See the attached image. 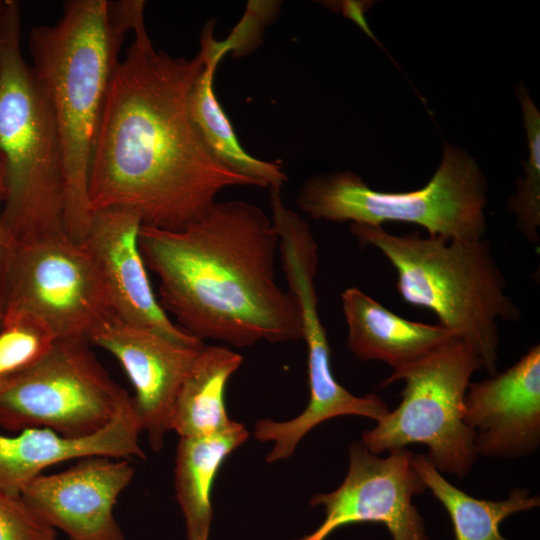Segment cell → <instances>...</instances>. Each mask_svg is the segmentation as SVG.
Masks as SVG:
<instances>
[{"label": "cell", "mask_w": 540, "mask_h": 540, "mask_svg": "<svg viewBox=\"0 0 540 540\" xmlns=\"http://www.w3.org/2000/svg\"><path fill=\"white\" fill-rule=\"evenodd\" d=\"M119 59L94 143L90 210L124 209L142 226L181 230L203 217L228 187L256 186L209 150L190 110L207 53L156 49L145 23Z\"/></svg>", "instance_id": "cell-1"}, {"label": "cell", "mask_w": 540, "mask_h": 540, "mask_svg": "<svg viewBox=\"0 0 540 540\" xmlns=\"http://www.w3.org/2000/svg\"><path fill=\"white\" fill-rule=\"evenodd\" d=\"M139 247L160 305L194 338L234 347L302 338L298 304L276 281L278 237L258 206L216 202L181 230L141 226Z\"/></svg>", "instance_id": "cell-2"}, {"label": "cell", "mask_w": 540, "mask_h": 540, "mask_svg": "<svg viewBox=\"0 0 540 540\" xmlns=\"http://www.w3.org/2000/svg\"><path fill=\"white\" fill-rule=\"evenodd\" d=\"M142 0H68L33 27L31 66L52 104L64 154L65 230L82 240L92 217L88 179L99 122L125 36L144 22Z\"/></svg>", "instance_id": "cell-3"}, {"label": "cell", "mask_w": 540, "mask_h": 540, "mask_svg": "<svg viewBox=\"0 0 540 540\" xmlns=\"http://www.w3.org/2000/svg\"><path fill=\"white\" fill-rule=\"evenodd\" d=\"M2 220L15 246L65 230V170L50 99L21 49V9H0Z\"/></svg>", "instance_id": "cell-4"}, {"label": "cell", "mask_w": 540, "mask_h": 540, "mask_svg": "<svg viewBox=\"0 0 540 540\" xmlns=\"http://www.w3.org/2000/svg\"><path fill=\"white\" fill-rule=\"evenodd\" d=\"M350 231L395 268L405 302L434 312L441 326L475 351L490 376L497 373L498 320L515 321L521 314L487 240L394 235L382 226L358 223Z\"/></svg>", "instance_id": "cell-5"}, {"label": "cell", "mask_w": 540, "mask_h": 540, "mask_svg": "<svg viewBox=\"0 0 540 540\" xmlns=\"http://www.w3.org/2000/svg\"><path fill=\"white\" fill-rule=\"evenodd\" d=\"M486 201L487 182L475 159L448 143L433 177L418 190L382 192L359 175L340 171L311 176L296 198L297 206L317 220L413 223L448 240L483 238Z\"/></svg>", "instance_id": "cell-6"}, {"label": "cell", "mask_w": 540, "mask_h": 540, "mask_svg": "<svg viewBox=\"0 0 540 540\" xmlns=\"http://www.w3.org/2000/svg\"><path fill=\"white\" fill-rule=\"evenodd\" d=\"M481 368L475 351L451 337L392 372L383 385L403 380L401 403L362 434V444L378 455L424 444L426 456L440 473L462 479L478 457L474 432L464 421V398L472 375Z\"/></svg>", "instance_id": "cell-7"}, {"label": "cell", "mask_w": 540, "mask_h": 540, "mask_svg": "<svg viewBox=\"0 0 540 540\" xmlns=\"http://www.w3.org/2000/svg\"><path fill=\"white\" fill-rule=\"evenodd\" d=\"M84 339L57 340L26 369L0 381V427L47 428L83 438L105 428L132 396L117 384Z\"/></svg>", "instance_id": "cell-8"}, {"label": "cell", "mask_w": 540, "mask_h": 540, "mask_svg": "<svg viewBox=\"0 0 540 540\" xmlns=\"http://www.w3.org/2000/svg\"><path fill=\"white\" fill-rule=\"evenodd\" d=\"M5 313L39 319L57 340L87 341L114 314L92 254L65 231L15 246Z\"/></svg>", "instance_id": "cell-9"}, {"label": "cell", "mask_w": 540, "mask_h": 540, "mask_svg": "<svg viewBox=\"0 0 540 540\" xmlns=\"http://www.w3.org/2000/svg\"><path fill=\"white\" fill-rule=\"evenodd\" d=\"M413 454L404 448L380 457L361 441L354 442L341 485L310 500L312 506L324 507L323 522L295 540H326L338 528L363 522L384 524L393 540H428L423 518L412 501L427 489L413 466Z\"/></svg>", "instance_id": "cell-10"}, {"label": "cell", "mask_w": 540, "mask_h": 540, "mask_svg": "<svg viewBox=\"0 0 540 540\" xmlns=\"http://www.w3.org/2000/svg\"><path fill=\"white\" fill-rule=\"evenodd\" d=\"M91 346L109 352L122 366L134 388L132 397L142 431L151 448L163 447L177 394L190 374L204 342L189 336L128 323L115 314L90 336Z\"/></svg>", "instance_id": "cell-11"}, {"label": "cell", "mask_w": 540, "mask_h": 540, "mask_svg": "<svg viewBox=\"0 0 540 540\" xmlns=\"http://www.w3.org/2000/svg\"><path fill=\"white\" fill-rule=\"evenodd\" d=\"M133 476L124 458L87 457L60 473L38 475L21 496L70 540H125L113 510Z\"/></svg>", "instance_id": "cell-12"}, {"label": "cell", "mask_w": 540, "mask_h": 540, "mask_svg": "<svg viewBox=\"0 0 540 540\" xmlns=\"http://www.w3.org/2000/svg\"><path fill=\"white\" fill-rule=\"evenodd\" d=\"M464 421L473 430L477 455L515 459L540 445V346L529 348L500 374L469 384Z\"/></svg>", "instance_id": "cell-13"}, {"label": "cell", "mask_w": 540, "mask_h": 540, "mask_svg": "<svg viewBox=\"0 0 540 540\" xmlns=\"http://www.w3.org/2000/svg\"><path fill=\"white\" fill-rule=\"evenodd\" d=\"M141 226L140 219L124 209L95 211L82 241L100 270L117 317L173 336L189 337L170 319L153 291L139 247Z\"/></svg>", "instance_id": "cell-14"}, {"label": "cell", "mask_w": 540, "mask_h": 540, "mask_svg": "<svg viewBox=\"0 0 540 540\" xmlns=\"http://www.w3.org/2000/svg\"><path fill=\"white\" fill-rule=\"evenodd\" d=\"M141 432L131 401L105 428L83 438H66L47 428L25 429L15 436L0 433V491L21 495L46 468L73 459L145 458L139 444Z\"/></svg>", "instance_id": "cell-15"}, {"label": "cell", "mask_w": 540, "mask_h": 540, "mask_svg": "<svg viewBox=\"0 0 540 540\" xmlns=\"http://www.w3.org/2000/svg\"><path fill=\"white\" fill-rule=\"evenodd\" d=\"M302 338L308 352L310 396L306 408L301 414L287 421L261 419L255 423V438L262 442H273V447L266 456L269 463L289 458L301 439L326 420L356 415L378 422L390 411L377 395L356 396L335 379L326 331L318 312L308 311L303 315Z\"/></svg>", "instance_id": "cell-16"}, {"label": "cell", "mask_w": 540, "mask_h": 540, "mask_svg": "<svg viewBox=\"0 0 540 540\" xmlns=\"http://www.w3.org/2000/svg\"><path fill=\"white\" fill-rule=\"evenodd\" d=\"M347 346L362 361L379 360L398 372L454 337L440 324L407 320L356 287L341 295Z\"/></svg>", "instance_id": "cell-17"}, {"label": "cell", "mask_w": 540, "mask_h": 540, "mask_svg": "<svg viewBox=\"0 0 540 540\" xmlns=\"http://www.w3.org/2000/svg\"><path fill=\"white\" fill-rule=\"evenodd\" d=\"M214 25L215 21L209 20L200 35L207 58L191 93L192 117L209 150L224 166L252 180L256 187L281 189L288 181L282 165L247 152L216 95L215 72L224 55L217 50Z\"/></svg>", "instance_id": "cell-18"}, {"label": "cell", "mask_w": 540, "mask_h": 540, "mask_svg": "<svg viewBox=\"0 0 540 540\" xmlns=\"http://www.w3.org/2000/svg\"><path fill=\"white\" fill-rule=\"evenodd\" d=\"M248 436L246 427L232 420L216 432L180 437L174 484L187 540H208L213 517L210 495L214 479L226 457Z\"/></svg>", "instance_id": "cell-19"}, {"label": "cell", "mask_w": 540, "mask_h": 540, "mask_svg": "<svg viewBox=\"0 0 540 540\" xmlns=\"http://www.w3.org/2000/svg\"><path fill=\"white\" fill-rule=\"evenodd\" d=\"M243 357L223 345H204L175 399L169 429L179 437L209 434L232 421L226 411L225 388Z\"/></svg>", "instance_id": "cell-20"}, {"label": "cell", "mask_w": 540, "mask_h": 540, "mask_svg": "<svg viewBox=\"0 0 540 540\" xmlns=\"http://www.w3.org/2000/svg\"><path fill=\"white\" fill-rule=\"evenodd\" d=\"M413 466L427 489L446 509L455 540H508L500 533L501 522L512 514L540 505V497L525 488L513 489L504 500L475 498L447 481L423 454H413Z\"/></svg>", "instance_id": "cell-21"}, {"label": "cell", "mask_w": 540, "mask_h": 540, "mask_svg": "<svg viewBox=\"0 0 540 540\" xmlns=\"http://www.w3.org/2000/svg\"><path fill=\"white\" fill-rule=\"evenodd\" d=\"M524 119L529 156L523 161L525 176L517 181L508 209L517 217V227L531 242L538 243L540 226V114L526 87L516 89Z\"/></svg>", "instance_id": "cell-22"}, {"label": "cell", "mask_w": 540, "mask_h": 540, "mask_svg": "<svg viewBox=\"0 0 540 540\" xmlns=\"http://www.w3.org/2000/svg\"><path fill=\"white\" fill-rule=\"evenodd\" d=\"M56 341L39 319L25 313H5L0 325V381L31 366Z\"/></svg>", "instance_id": "cell-23"}, {"label": "cell", "mask_w": 540, "mask_h": 540, "mask_svg": "<svg viewBox=\"0 0 540 540\" xmlns=\"http://www.w3.org/2000/svg\"><path fill=\"white\" fill-rule=\"evenodd\" d=\"M0 540H56V530L21 495L0 491Z\"/></svg>", "instance_id": "cell-24"}, {"label": "cell", "mask_w": 540, "mask_h": 540, "mask_svg": "<svg viewBox=\"0 0 540 540\" xmlns=\"http://www.w3.org/2000/svg\"><path fill=\"white\" fill-rule=\"evenodd\" d=\"M279 5L277 2H248L245 14L232 34L226 40L219 41L221 49L226 54L232 51L237 56L246 54L247 47L253 49L256 39L261 37L262 30L277 13Z\"/></svg>", "instance_id": "cell-25"}, {"label": "cell", "mask_w": 540, "mask_h": 540, "mask_svg": "<svg viewBox=\"0 0 540 540\" xmlns=\"http://www.w3.org/2000/svg\"><path fill=\"white\" fill-rule=\"evenodd\" d=\"M342 4H337L339 6L340 12L355 21L360 28H362L373 40L377 41L370 31L368 24L364 17V12L369 8L372 2H362V1H344Z\"/></svg>", "instance_id": "cell-26"}, {"label": "cell", "mask_w": 540, "mask_h": 540, "mask_svg": "<svg viewBox=\"0 0 540 540\" xmlns=\"http://www.w3.org/2000/svg\"><path fill=\"white\" fill-rule=\"evenodd\" d=\"M2 0H0V9ZM14 244L10 239L2 220V178L0 170V272H2L12 255Z\"/></svg>", "instance_id": "cell-27"}]
</instances>
